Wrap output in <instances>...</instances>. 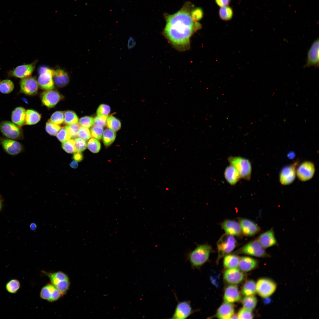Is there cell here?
Listing matches in <instances>:
<instances>
[{
  "label": "cell",
  "mask_w": 319,
  "mask_h": 319,
  "mask_svg": "<svg viewBox=\"0 0 319 319\" xmlns=\"http://www.w3.org/2000/svg\"><path fill=\"white\" fill-rule=\"evenodd\" d=\"M194 21L190 13L184 10L168 16L164 32L166 37L177 49H187L191 36L199 28Z\"/></svg>",
  "instance_id": "6da1fadb"
},
{
  "label": "cell",
  "mask_w": 319,
  "mask_h": 319,
  "mask_svg": "<svg viewBox=\"0 0 319 319\" xmlns=\"http://www.w3.org/2000/svg\"><path fill=\"white\" fill-rule=\"evenodd\" d=\"M212 248L207 244L198 245L192 251L188 253L187 260L193 268H199L208 260Z\"/></svg>",
  "instance_id": "7a4b0ae2"
},
{
  "label": "cell",
  "mask_w": 319,
  "mask_h": 319,
  "mask_svg": "<svg viewBox=\"0 0 319 319\" xmlns=\"http://www.w3.org/2000/svg\"><path fill=\"white\" fill-rule=\"evenodd\" d=\"M238 243L234 236L227 233L223 234L217 242L218 257L217 262L232 251Z\"/></svg>",
  "instance_id": "3957f363"
},
{
  "label": "cell",
  "mask_w": 319,
  "mask_h": 319,
  "mask_svg": "<svg viewBox=\"0 0 319 319\" xmlns=\"http://www.w3.org/2000/svg\"><path fill=\"white\" fill-rule=\"evenodd\" d=\"M228 160L237 170L241 178L247 180H250L252 166L248 160L240 156H231L228 157Z\"/></svg>",
  "instance_id": "277c9868"
},
{
  "label": "cell",
  "mask_w": 319,
  "mask_h": 319,
  "mask_svg": "<svg viewBox=\"0 0 319 319\" xmlns=\"http://www.w3.org/2000/svg\"><path fill=\"white\" fill-rule=\"evenodd\" d=\"M264 248L257 240H255L248 242L237 250L235 253L242 254L258 257L269 256Z\"/></svg>",
  "instance_id": "5b68a950"
},
{
  "label": "cell",
  "mask_w": 319,
  "mask_h": 319,
  "mask_svg": "<svg viewBox=\"0 0 319 319\" xmlns=\"http://www.w3.org/2000/svg\"><path fill=\"white\" fill-rule=\"evenodd\" d=\"M276 287V283L271 279L261 278L256 283V292L261 297L266 298L273 294Z\"/></svg>",
  "instance_id": "8992f818"
},
{
  "label": "cell",
  "mask_w": 319,
  "mask_h": 319,
  "mask_svg": "<svg viewBox=\"0 0 319 319\" xmlns=\"http://www.w3.org/2000/svg\"><path fill=\"white\" fill-rule=\"evenodd\" d=\"M39 71V76L38 82L40 87L45 90L53 89L54 85L53 76L54 70L47 67H41Z\"/></svg>",
  "instance_id": "52a82bcc"
},
{
  "label": "cell",
  "mask_w": 319,
  "mask_h": 319,
  "mask_svg": "<svg viewBox=\"0 0 319 319\" xmlns=\"http://www.w3.org/2000/svg\"><path fill=\"white\" fill-rule=\"evenodd\" d=\"M9 121H3L0 123V131L9 139L19 140L22 139L23 134L21 128Z\"/></svg>",
  "instance_id": "ba28073f"
},
{
  "label": "cell",
  "mask_w": 319,
  "mask_h": 319,
  "mask_svg": "<svg viewBox=\"0 0 319 319\" xmlns=\"http://www.w3.org/2000/svg\"><path fill=\"white\" fill-rule=\"evenodd\" d=\"M190 302L185 300L178 302L171 317L172 319H185L194 312Z\"/></svg>",
  "instance_id": "9c48e42d"
},
{
  "label": "cell",
  "mask_w": 319,
  "mask_h": 319,
  "mask_svg": "<svg viewBox=\"0 0 319 319\" xmlns=\"http://www.w3.org/2000/svg\"><path fill=\"white\" fill-rule=\"evenodd\" d=\"M315 170V166L313 163L310 161H305L298 167L296 170V173L300 180L305 181L313 177Z\"/></svg>",
  "instance_id": "30bf717a"
},
{
  "label": "cell",
  "mask_w": 319,
  "mask_h": 319,
  "mask_svg": "<svg viewBox=\"0 0 319 319\" xmlns=\"http://www.w3.org/2000/svg\"><path fill=\"white\" fill-rule=\"evenodd\" d=\"M63 295L52 284H48L41 289L40 296L42 299L50 302L56 301Z\"/></svg>",
  "instance_id": "8fae6325"
},
{
  "label": "cell",
  "mask_w": 319,
  "mask_h": 319,
  "mask_svg": "<svg viewBox=\"0 0 319 319\" xmlns=\"http://www.w3.org/2000/svg\"><path fill=\"white\" fill-rule=\"evenodd\" d=\"M20 85L21 92L28 95H35L38 90V82L34 77H28L22 79Z\"/></svg>",
  "instance_id": "7c38bea8"
},
{
  "label": "cell",
  "mask_w": 319,
  "mask_h": 319,
  "mask_svg": "<svg viewBox=\"0 0 319 319\" xmlns=\"http://www.w3.org/2000/svg\"><path fill=\"white\" fill-rule=\"evenodd\" d=\"M319 53V39L318 38L313 42L308 51L306 63L304 67L310 66L318 67Z\"/></svg>",
  "instance_id": "4fadbf2b"
},
{
  "label": "cell",
  "mask_w": 319,
  "mask_h": 319,
  "mask_svg": "<svg viewBox=\"0 0 319 319\" xmlns=\"http://www.w3.org/2000/svg\"><path fill=\"white\" fill-rule=\"evenodd\" d=\"M298 164V162H295L282 169L279 175V180L282 184L289 185L294 181L296 174V168Z\"/></svg>",
  "instance_id": "5bb4252c"
},
{
  "label": "cell",
  "mask_w": 319,
  "mask_h": 319,
  "mask_svg": "<svg viewBox=\"0 0 319 319\" xmlns=\"http://www.w3.org/2000/svg\"><path fill=\"white\" fill-rule=\"evenodd\" d=\"M238 220L242 234L245 236H253L260 231V227L250 220L240 218H239Z\"/></svg>",
  "instance_id": "9a60e30c"
},
{
  "label": "cell",
  "mask_w": 319,
  "mask_h": 319,
  "mask_svg": "<svg viewBox=\"0 0 319 319\" xmlns=\"http://www.w3.org/2000/svg\"><path fill=\"white\" fill-rule=\"evenodd\" d=\"M224 279L227 283L232 284H237L243 280V272L237 268H227L224 274Z\"/></svg>",
  "instance_id": "2e32d148"
},
{
  "label": "cell",
  "mask_w": 319,
  "mask_h": 319,
  "mask_svg": "<svg viewBox=\"0 0 319 319\" xmlns=\"http://www.w3.org/2000/svg\"><path fill=\"white\" fill-rule=\"evenodd\" d=\"M61 96L57 92L52 90H46L41 94L43 104L49 108L54 107L61 100Z\"/></svg>",
  "instance_id": "e0dca14e"
},
{
  "label": "cell",
  "mask_w": 319,
  "mask_h": 319,
  "mask_svg": "<svg viewBox=\"0 0 319 319\" xmlns=\"http://www.w3.org/2000/svg\"><path fill=\"white\" fill-rule=\"evenodd\" d=\"M35 66V63L23 65L18 66L15 69L10 71L9 76L16 78L23 79L27 78L32 74Z\"/></svg>",
  "instance_id": "ac0fdd59"
},
{
  "label": "cell",
  "mask_w": 319,
  "mask_h": 319,
  "mask_svg": "<svg viewBox=\"0 0 319 319\" xmlns=\"http://www.w3.org/2000/svg\"><path fill=\"white\" fill-rule=\"evenodd\" d=\"M1 144L5 151L12 155H15L20 153L23 150L22 145L15 140L8 139L1 140Z\"/></svg>",
  "instance_id": "d6986e66"
},
{
  "label": "cell",
  "mask_w": 319,
  "mask_h": 319,
  "mask_svg": "<svg viewBox=\"0 0 319 319\" xmlns=\"http://www.w3.org/2000/svg\"><path fill=\"white\" fill-rule=\"evenodd\" d=\"M226 233L237 237H241L242 233L239 223L230 219H226L221 224Z\"/></svg>",
  "instance_id": "ffe728a7"
},
{
  "label": "cell",
  "mask_w": 319,
  "mask_h": 319,
  "mask_svg": "<svg viewBox=\"0 0 319 319\" xmlns=\"http://www.w3.org/2000/svg\"><path fill=\"white\" fill-rule=\"evenodd\" d=\"M241 298L238 288L236 285H230L225 289L223 297L225 302L232 303L239 301Z\"/></svg>",
  "instance_id": "44dd1931"
},
{
  "label": "cell",
  "mask_w": 319,
  "mask_h": 319,
  "mask_svg": "<svg viewBox=\"0 0 319 319\" xmlns=\"http://www.w3.org/2000/svg\"><path fill=\"white\" fill-rule=\"evenodd\" d=\"M257 240L264 248L276 245L277 244L272 228L260 234Z\"/></svg>",
  "instance_id": "7402d4cb"
},
{
  "label": "cell",
  "mask_w": 319,
  "mask_h": 319,
  "mask_svg": "<svg viewBox=\"0 0 319 319\" xmlns=\"http://www.w3.org/2000/svg\"><path fill=\"white\" fill-rule=\"evenodd\" d=\"M234 307L232 303L224 302L218 309L216 316L221 319L231 318L234 314Z\"/></svg>",
  "instance_id": "603a6c76"
},
{
  "label": "cell",
  "mask_w": 319,
  "mask_h": 319,
  "mask_svg": "<svg viewBox=\"0 0 319 319\" xmlns=\"http://www.w3.org/2000/svg\"><path fill=\"white\" fill-rule=\"evenodd\" d=\"M258 265V261L255 259L249 257L244 256L240 258L238 266L242 271L248 272L255 269Z\"/></svg>",
  "instance_id": "cb8c5ba5"
},
{
  "label": "cell",
  "mask_w": 319,
  "mask_h": 319,
  "mask_svg": "<svg viewBox=\"0 0 319 319\" xmlns=\"http://www.w3.org/2000/svg\"><path fill=\"white\" fill-rule=\"evenodd\" d=\"M26 111L22 107L15 108L12 111L11 119L12 122L19 127L22 126L25 124Z\"/></svg>",
  "instance_id": "d4e9b609"
},
{
  "label": "cell",
  "mask_w": 319,
  "mask_h": 319,
  "mask_svg": "<svg viewBox=\"0 0 319 319\" xmlns=\"http://www.w3.org/2000/svg\"><path fill=\"white\" fill-rule=\"evenodd\" d=\"M53 79L55 84L59 87L65 86L69 81L67 74L64 70L59 69L54 70Z\"/></svg>",
  "instance_id": "484cf974"
},
{
  "label": "cell",
  "mask_w": 319,
  "mask_h": 319,
  "mask_svg": "<svg viewBox=\"0 0 319 319\" xmlns=\"http://www.w3.org/2000/svg\"><path fill=\"white\" fill-rule=\"evenodd\" d=\"M224 175L227 181L232 185L236 184L241 178L237 170L230 165L225 169Z\"/></svg>",
  "instance_id": "4316f807"
},
{
  "label": "cell",
  "mask_w": 319,
  "mask_h": 319,
  "mask_svg": "<svg viewBox=\"0 0 319 319\" xmlns=\"http://www.w3.org/2000/svg\"><path fill=\"white\" fill-rule=\"evenodd\" d=\"M43 272L49 277L51 284L54 286L63 280L69 279L68 276L61 271L54 273H48L44 271Z\"/></svg>",
  "instance_id": "83f0119b"
},
{
  "label": "cell",
  "mask_w": 319,
  "mask_h": 319,
  "mask_svg": "<svg viewBox=\"0 0 319 319\" xmlns=\"http://www.w3.org/2000/svg\"><path fill=\"white\" fill-rule=\"evenodd\" d=\"M240 257L234 254H228L224 257L223 265L227 268H237L238 266Z\"/></svg>",
  "instance_id": "f1b7e54d"
},
{
  "label": "cell",
  "mask_w": 319,
  "mask_h": 319,
  "mask_svg": "<svg viewBox=\"0 0 319 319\" xmlns=\"http://www.w3.org/2000/svg\"><path fill=\"white\" fill-rule=\"evenodd\" d=\"M241 292L245 297L254 295L256 293V283L252 280L246 281L242 287Z\"/></svg>",
  "instance_id": "f546056e"
},
{
  "label": "cell",
  "mask_w": 319,
  "mask_h": 319,
  "mask_svg": "<svg viewBox=\"0 0 319 319\" xmlns=\"http://www.w3.org/2000/svg\"><path fill=\"white\" fill-rule=\"evenodd\" d=\"M41 115L37 111L31 109L26 111L25 124L32 125L38 123L40 120Z\"/></svg>",
  "instance_id": "4dcf8cb0"
},
{
  "label": "cell",
  "mask_w": 319,
  "mask_h": 319,
  "mask_svg": "<svg viewBox=\"0 0 319 319\" xmlns=\"http://www.w3.org/2000/svg\"><path fill=\"white\" fill-rule=\"evenodd\" d=\"M116 136L115 131L109 128L105 129L102 135V140L105 146L106 147L110 146L115 140Z\"/></svg>",
  "instance_id": "1f68e13d"
},
{
  "label": "cell",
  "mask_w": 319,
  "mask_h": 319,
  "mask_svg": "<svg viewBox=\"0 0 319 319\" xmlns=\"http://www.w3.org/2000/svg\"><path fill=\"white\" fill-rule=\"evenodd\" d=\"M242 302L243 307L252 311L257 305V299L254 295L245 296Z\"/></svg>",
  "instance_id": "d6a6232c"
},
{
  "label": "cell",
  "mask_w": 319,
  "mask_h": 319,
  "mask_svg": "<svg viewBox=\"0 0 319 319\" xmlns=\"http://www.w3.org/2000/svg\"><path fill=\"white\" fill-rule=\"evenodd\" d=\"M64 114V122L66 125H71L77 123L78 122V118L74 112L67 110L65 112Z\"/></svg>",
  "instance_id": "836d02e7"
},
{
  "label": "cell",
  "mask_w": 319,
  "mask_h": 319,
  "mask_svg": "<svg viewBox=\"0 0 319 319\" xmlns=\"http://www.w3.org/2000/svg\"><path fill=\"white\" fill-rule=\"evenodd\" d=\"M106 125L109 129L115 132L120 129L121 123L118 119L113 116H110L107 118Z\"/></svg>",
  "instance_id": "e575fe53"
},
{
  "label": "cell",
  "mask_w": 319,
  "mask_h": 319,
  "mask_svg": "<svg viewBox=\"0 0 319 319\" xmlns=\"http://www.w3.org/2000/svg\"><path fill=\"white\" fill-rule=\"evenodd\" d=\"M14 88V84L9 79H5L0 83V92L3 94H9L12 91Z\"/></svg>",
  "instance_id": "d590c367"
},
{
  "label": "cell",
  "mask_w": 319,
  "mask_h": 319,
  "mask_svg": "<svg viewBox=\"0 0 319 319\" xmlns=\"http://www.w3.org/2000/svg\"><path fill=\"white\" fill-rule=\"evenodd\" d=\"M220 18L225 20L231 19L233 15V11L230 7L227 6L221 7L219 12Z\"/></svg>",
  "instance_id": "8d00e7d4"
},
{
  "label": "cell",
  "mask_w": 319,
  "mask_h": 319,
  "mask_svg": "<svg viewBox=\"0 0 319 319\" xmlns=\"http://www.w3.org/2000/svg\"><path fill=\"white\" fill-rule=\"evenodd\" d=\"M88 149L92 152L96 153L98 152L101 149L100 142L97 139L92 138L90 139L87 144Z\"/></svg>",
  "instance_id": "74e56055"
},
{
  "label": "cell",
  "mask_w": 319,
  "mask_h": 319,
  "mask_svg": "<svg viewBox=\"0 0 319 319\" xmlns=\"http://www.w3.org/2000/svg\"><path fill=\"white\" fill-rule=\"evenodd\" d=\"M62 147L64 150L67 153H74L76 152L74 140L70 139L63 142Z\"/></svg>",
  "instance_id": "f35d334b"
},
{
  "label": "cell",
  "mask_w": 319,
  "mask_h": 319,
  "mask_svg": "<svg viewBox=\"0 0 319 319\" xmlns=\"http://www.w3.org/2000/svg\"><path fill=\"white\" fill-rule=\"evenodd\" d=\"M20 287L19 281L16 279H12L6 284V290L11 293H16Z\"/></svg>",
  "instance_id": "ab89813d"
},
{
  "label": "cell",
  "mask_w": 319,
  "mask_h": 319,
  "mask_svg": "<svg viewBox=\"0 0 319 319\" xmlns=\"http://www.w3.org/2000/svg\"><path fill=\"white\" fill-rule=\"evenodd\" d=\"M64 113L61 111H57L51 115L49 121L54 123L60 125L64 122Z\"/></svg>",
  "instance_id": "60d3db41"
},
{
  "label": "cell",
  "mask_w": 319,
  "mask_h": 319,
  "mask_svg": "<svg viewBox=\"0 0 319 319\" xmlns=\"http://www.w3.org/2000/svg\"><path fill=\"white\" fill-rule=\"evenodd\" d=\"M61 128V126L59 125L49 121L47 122L46 124V131L48 134L52 136L56 135Z\"/></svg>",
  "instance_id": "b9f144b4"
},
{
  "label": "cell",
  "mask_w": 319,
  "mask_h": 319,
  "mask_svg": "<svg viewBox=\"0 0 319 319\" xmlns=\"http://www.w3.org/2000/svg\"><path fill=\"white\" fill-rule=\"evenodd\" d=\"M74 141L76 152H81L86 149L87 143L85 140L78 137L75 138Z\"/></svg>",
  "instance_id": "7bdbcfd3"
},
{
  "label": "cell",
  "mask_w": 319,
  "mask_h": 319,
  "mask_svg": "<svg viewBox=\"0 0 319 319\" xmlns=\"http://www.w3.org/2000/svg\"><path fill=\"white\" fill-rule=\"evenodd\" d=\"M80 125L78 123L65 126L64 127L70 135L71 138H75L77 136V134Z\"/></svg>",
  "instance_id": "ee69618b"
},
{
  "label": "cell",
  "mask_w": 319,
  "mask_h": 319,
  "mask_svg": "<svg viewBox=\"0 0 319 319\" xmlns=\"http://www.w3.org/2000/svg\"><path fill=\"white\" fill-rule=\"evenodd\" d=\"M94 119L92 117L85 116L79 120V124L81 127L88 128L94 124Z\"/></svg>",
  "instance_id": "f6af8a7d"
},
{
  "label": "cell",
  "mask_w": 319,
  "mask_h": 319,
  "mask_svg": "<svg viewBox=\"0 0 319 319\" xmlns=\"http://www.w3.org/2000/svg\"><path fill=\"white\" fill-rule=\"evenodd\" d=\"M90 132L91 136L93 138L100 140L102 137L103 129L102 127L94 126L91 128Z\"/></svg>",
  "instance_id": "bcb514c9"
},
{
  "label": "cell",
  "mask_w": 319,
  "mask_h": 319,
  "mask_svg": "<svg viewBox=\"0 0 319 319\" xmlns=\"http://www.w3.org/2000/svg\"><path fill=\"white\" fill-rule=\"evenodd\" d=\"M56 136L58 139L62 142L67 140L71 138L65 127L61 128L57 133Z\"/></svg>",
  "instance_id": "7dc6e473"
},
{
  "label": "cell",
  "mask_w": 319,
  "mask_h": 319,
  "mask_svg": "<svg viewBox=\"0 0 319 319\" xmlns=\"http://www.w3.org/2000/svg\"><path fill=\"white\" fill-rule=\"evenodd\" d=\"M237 316L238 318L240 319H252L253 317V314L251 311L248 310L244 307L241 308L239 310Z\"/></svg>",
  "instance_id": "c3c4849f"
},
{
  "label": "cell",
  "mask_w": 319,
  "mask_h": 319,
  "mask_svg": "<svg viewBox=\"0 0 319 319\" xmlns=\"http://www.w3.org/2000/svg\"><path fill=\"white\" fill-rule=\"evenodd\" d=\"M77 136L85 140H88L91 137L90 131L87 128L80 127Z\"/></svg>",
  "instance_id": "681fc988"
},
{
  "label": "cell",
  "mask_w": 319,
  "mask_h": 319,
  "mask_svg": "<svg viewBox=\"0 0 319 319\" xmlns=\"http://www.w3.org/2000/svg\"><path fill=\"white\" fill-rule=\"evenodd\" d=\"M108 115H97L94 119V124L95 126L102 128L106 125V122Z\"/></svg>",
  "instance_id": "f907efd6"
},
{
  "label": "cell",
  "mask_w": 319,
  "mask_h": 319,
  "mask_svg": "<svg viewBox=\"0 0 319 319\" xmlns=\"http://www.w3.org/2000/svg\"><path fill=\"white\" fill-rule=\"evenodd\" d=\"M110 111V108L108 105L102 104L100 105L97 110V115H108Z\"/></svg>",
  "instance_id": "816d5d0a"
},
{
  "label": "cell",
  "mask_w": 319,
  "mask_h": 319,
  "mask_svg": "<svg viewBox=\"0 0 319 319\" xmlns=\"http://www.w3.org/2000/svg\"><path fill=\"white\" fill-rule=\"evenodd\" d=\"M203 12L200 8H197L194 10L191 13V17L194 21L200 19L203 17Z\"/></svg>",
  "instance_id": "f5cc1de1"
},
{
  "label": "cell",
  "mask_w": 319,
  "mask_h": 319,
  "mask_svg": "<svg viewBox=\"0 0 319 319\" xmlns=\"http://www.w3.org/2000/svg\"><path fill=\"white\" fill-rule=\"evenodd\" d=\"M136 40L135 38L133 37H130L128 41V50H130L133 48L136 45Z\"/></svg>",
  "instance_id": "db71d44e"
},
{
  "label": "cell",
  "mask_w": 319,
  "mask_h": 319,
  "mask_svg": "<svg viewBox=\"0 0 319 319\" xmlns=\"http://www.w3.org/2000/svg\"><path fill=\"white\" fill-rule=\"evenodd\" d=\"M73 158L77 162H80L82 160L83 156L81 152H76L74 153Z\"/></svg>",
  "instance_id": "11a10c76"
},
{
  "label": "cell",
  "mask_w": 319,
  "mask_h": 319,
  "mask_svg": "<svg viewBox=\"0 0 319 319\" xmlns=\"http://www.w3.org/2000/svg\"><path fill=\"white\" fill-rule=\"evenodd\" d=\"M230 1V0H215L217 4L220 7L227 6Z\"/></svg>",
  "instance_id": "9f6ffc18"
},
{
  "label": "cell",
  "mask_w": 319,
  "mask_h": 319,
  "mask_svg": "<svg viewBox=\"0 0 319 319\" xmlns=\"http://www.w3.org/2000/svg\"><path fill=\"white\" fill-rule=\"evenodd\" d=\"M70 166L73 168H76L78 166V162L74 160L72 161L70 164Z\"/></svg>",
  "instance_id": "6f0895ef"
},
{
  "label": "cell",
  "mask_w": 319,
  "mask_h": 319,
  "mask_svg": "<svg viewBox=\"0 0 319 319\" xmlns=\"http://www.w3.org/2000/svg\"><path fill=\"white\" fill-rule=\"evenodd\" d=\"M30 227L31 229L33 230L35 228L36 226L34 224L32 223L30 224Z\"/></svg>",
  "instance_id": "680465c9"
},
{
  "label": "cell",
  "mask_w": 319,
  "mask_h": 319,
  "mask_svg": "<svg viewBox=\"0 0 319 319\" xmlns=\"http://www.w3.org/2000/svg\"><path fill=\"white\" fill-rule=\"evenodd\" d=\"M2 200L0 198V211L2 207Z\"/></svg>",
  "instance_id": "91938a15"
},
{
  "label": "cell",
  "mask_w": 319,
  "mask_h": 319,
  "mask_svg": "<svg viewBox=\"0 0 319 319\" xmlns=\"http://www.w3.org/2000/svg\"><path fill=\"white\" fill-rule=\"evenodd\" d=\"M288 102H287V101H286V102H285V105H287V104H288Z\"/></svg>",
  "instance_id": "94428289"
},
{
  "label": "cell",
  "mask_w": 319,
  "mask_h": 319,
  "mask_svg": "<svg viewBox=\"0 0 319 319\" xmlns=\"http://www.w3.org/2000/svg\"><path fill=\"white\" fill-rule=\"evenodd\" d=\"M0 82H1V81H0Z\"/></svg>",
  "instance_id": "6125c7cd"
}]
</instances>
